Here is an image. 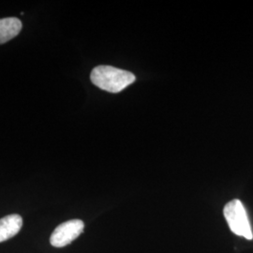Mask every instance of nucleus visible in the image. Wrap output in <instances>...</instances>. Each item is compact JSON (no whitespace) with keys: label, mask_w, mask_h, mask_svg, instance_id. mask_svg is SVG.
I'll list each match as a JSON object with an SVG mask.
<instances>
[{"label":"nucleus","mask_w":253,"mask_h":253,"mask_svg":"<svg viewBox=\"0 0 253 253\" xmlns=\"http://www.w3.org/2000/svg\"><path fill=\"white\" fill-rule=\"evenodd\" d=\"M84 228V223L81 219L65 221L54 229V233L50 237V243L55 248L66 247L83 234Z\"/></svg>","instance_id":"7ed1b4c3"},{"label":"nucleus","mask_w":253,"mask_h":253,"mask_svg":"<svg viewBox=\"0 0 253 253\" xmlns=\"http://www.w3.org/2000/svg\"><path fill=\"white\" fill-rule=\"evenodd\" d=\"M22 22L18 18L0 19V44L6 43L15 38L22 30Z\"/></svg>","instance_id":"39448f33"},{"label":"nucleus","mask_w":253,"mask_h":253,"mask_svg":"<svg viewBox=\"0 0 253 253\" xmlns=\"http://www.w3.org/2000/svg\"><path fill=\"white\" fill-rule=\"evenodd\" d=\"M23 226V218L18 214H11L0 219V243L15 236Z\"/></svg>","instance_id":"20e7f679"},{"label":"nucleus","mask_w":253,"mask_h":253,"mask_svg":"<svg viewBox=\"0 0 253 253\" xmlns=\"http://www.w3.org/2000/svg\"><path fill=\"white\" fill-rule=\"evenodd\" d=\"M223 214L231 231L236 235L252 240L253 230L247 211L241 201L235 199L229 202L223 209Z\"/></svg>","instance_id":"f03ea898"},{"label":"nucleus","mask_w":253,"mask_h":253,"mask_svg":"<svg viewBox=\"0 0 253 253\" xmlns=\"http://www.w3.org/2000/svg\"><path fill=\"white\" fill-rule=\"evenodd\" d=\"M91 82L102 90L118 93L136 80L133 73L112 66H98L90 74Z\"/></svg>","instance_id":"f257e3e1"}]
</instances>
